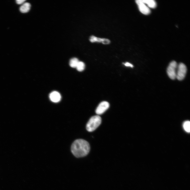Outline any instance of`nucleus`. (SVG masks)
Returning a JSON list of instances; mask_svg holds the SVG:
<instances>
[{
	"instance_id": "1",
	"label": "nucleus",
	"mask_w": 190,
	"mask_h": 190,
	"mask_svg": "<svg viewBox=\"0 0 190 190\" xmlns=\"http://www.w3.org/2000/svg\"><path fill=\"white\" fill-rule=\"evenodd\" d=\"M90 149V145L86 141L81 139L75 140L71 148V152L76 157L80 158L87 155Z\"/></svg>"
},
{
	"instance_id": "2",
	"label": "nucleus",
	"mask_w": 190,
	"mask_h": 190,
	"mask_svg": "<svg viewBox=\"0 0 190 190\" xmlns=\"http://www.w3.org/2000/svg\"><path fill=\"white\" fill-rule=\"evenodd\" d=\"M101 121V118L99 116L97 115L92 116L87 124V130L89 132L94 131L100 125Z\"/></svg>"
},
{
	"instance_id": "3",
	"label": "nucleus",
	"mask_w": 190,
	"mask_h": 190,
	"mask_svg": "<svg viewBox=\"0 0 190 190\" xmlns=\"http://www.w3.org/2000/svg\"><path fill=\"white\" fill-rule=\"evenodd\" d=\"M176 62L173 61L171 62L168 66L167 73L169 77L172 79L174 80L176 78V69L177 67Z\"/></svg>"
},
{
	"instance_id": "4",
	"label": "nucleus",
	"mask_w": 190,
	"mask_h": 190,
	"mask_svg": "<svg viewBox=\"0 0 190 190\" xmlns=\"http://www.w3.org/2000/svg\"><path fill=\"white\" fill-rule=\"evenodd\" d=\"M177 68L176 78L179 80H182L185 76L187 71V67L184 64L180 63L178 66Z\"/></svg>"
},
{
	"instance_id": "5",
	"label": "nucleus",
	"mask_w": 190,
	"mask_h": 190,
	"mask_svg": "<svg viewBox=\"0 0 190 190\" xmlns=\"http://www.w3.org/2000/svg\"><path fill=\"white\" fill-rule=\"evenodd\" d=\"M135 2L139 11L145 15L150 13V11L149 8L143 2L142 0H137Z\"/></svg>"
},
{
	"instance_id": "6",
	"label": "nucleus",
	"mask_w": 190,
	"mask_h": 190,
	"mask_svg": "<svg viewBox=\"0 0 190 190\" xmlns=\"http://www.w3.org/2000/svg\"><path fill=\"white\" fill-rule=\"evenodd\" d=\"M109 103L104 101L101 102L98 105L96 110V112L98 115H101L104 113L109 107Z\"/></svg>"
},
{
	"instance_id": "7",
	"label": "nucleus",
	"mask_w": 190,
	"mask_h": 190,
	"mask_svg": "<svg viewBox=\"0 0 190 190\" xmlns=\"http://www.w3.org/2000/svg\"><path fill=\"white\" fill-rule=\"evenodd\" d=\"M89 40L92 43L98 42L105 45L108 44L110 43V40L107 39L99 38L93 35L90 37Z\"/></svg>"
},
{
	"instance_id": "8",
	"label": "nucleus",
	"mask_w": 190,
	"mask_h": 190,
	"mask_svg": "<svg viewBox=\"0 0 190 190\" xmlns=\"http://www.w3.org/2000/svg\"><path fill=\"white\" fill-rule=\"evenodd\" d=\"M49 98L52 101L54 102H58L60 101L61 96L58 92L54 91L50 93Z\"/></svg>"
},
{
	"instance_id": "9",
	"label": "nucleus",
	"mask_w": 190,
	"mask_h": 190,
	"mask_svg": "<svg viewBox=\"0 0 190 190\" xmlns=\"http://www.w3.org/2000/svg\"><path fill=\"white\" fill-rule=\"evenodd\" d=\"M30 4L29 3L26 2L21 6L20 10V12L22 13H26L30 10Z\"/></svg>"
},
{
	"instance_id": "10",
	"label": "nucleus",
	"mask_w": 190,
	"mask_h": 190,
	"mask_svg": "<svg viewBox=\"0 0 190 190\" xmlns=\"http://www.w3.org/2000/svg\"><path fill=\"white\" fill-rule=\"evenodd\" d=\"M143 2L151 8H154L156 7V3L153 0H142Z\"/></svg>"
},
{
	"instance_id": "11",
	"label": "nucleus",
	"mask_w": 190,
	"mask_h": 190,
	"mask_svg": "<svg viewBox=\"0 0 190 190\" xmlns=\"http://www.w3.org/2000/svg\"><path fill=\"white\" fill-rule=\"evenodd\" d=\"M79 61L76 58H72L70 61L69 65L72 68H76Z\"/></svg>"
},
{
	"instance_id": "12",
	"label": "nucleus",
	"mask_w": 190,
	"mask_h": 190,
	"mask_svg": "<svg viewBox=\"0 0 190 190\" xmlns=\"http://www.w3.org/2000/svg\"><path fill=\"white\" fill-rule=\"evenodd\" d=\"M85 65L84 63L82 61H79L77 64L76 68L78 71L81 72L84 69Z\"/></svg>"
},
{
	"instance_id": "13",
	"label": "nucleus",
	"mask_w": 190,
	"mask_h": 190,
	"mask_svg": "<svg viewBox=\"0 0 190 190\" xmlns=\"http://www.w3.org/2000/svg\"><path fill=\"white\" fill-rule=\"evenodd\" d=\"M183 127L184 130L187 132H189L190 131V122L189 121H186L184 122Z\"/></svg>"
},
{
	"instance_id": "14",
	"label": "nucleus",
	"mask_w": 190,
	"mask_h": 190,
	"mask_svg": "<svg viewBox=\"0 0 190 190\" xmlns=\"http://www.w3.org/2000/svg\"><path fill=\"white\" fill-rule=\"evenodd\" d=\"M26 1L25 0H16V2L18 4H21L23 3Z\"/></svg>"
},
{
	"instance_id": "15",
	"label": "nucleus",
	"mask_w": 190,
	"mask_h": 190,
	"mask_svg": "<svg viewBox=\"0 0 190 190\" xmlns=\"http://www.w3.org/2000/svg\"><path fill=\"white\" fill-rule=\"evenodd\" d=\"M124 64L126 66L130 67H133V66L132 64L129 62H126Z\"/></svg>"
}]
</instances>
